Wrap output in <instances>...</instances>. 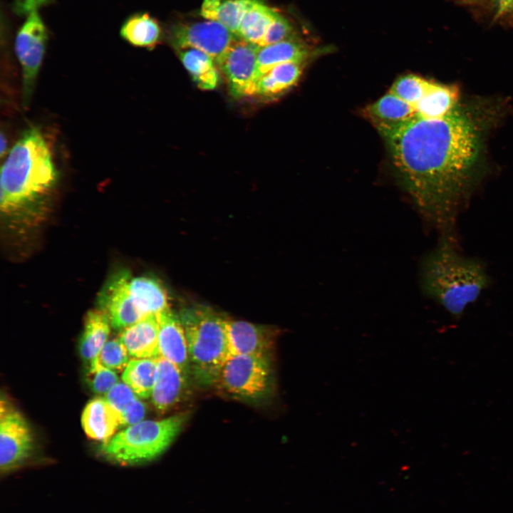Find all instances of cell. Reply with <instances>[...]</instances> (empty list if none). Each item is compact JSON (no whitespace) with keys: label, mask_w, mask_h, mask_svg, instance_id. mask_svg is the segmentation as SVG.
<instances>
[{"label":"cell","mask_w":513,"mask_h":513,"mask_svg":"<svg viewBox=\"0 0 513 513\" xmlns=\"http://www.w3.org/2000/svg\"><path fill=\"white\" fill-rule=\"evenodd\" d=\"M86 381L93 393L105 395L119 378L115 371L102 366L96 358L90 363Z\"/></svg>","instance_id":"cell-30"},{"label":"cell","mask_w":513,"mask_h":513,"mask_svg":"<svg viewBox=\"0 0 513 513\" xmlns=\"http://www.w3.org/2000/svg\"><path fill=\"white\" fill-rule=\"evenodd\" d=\"M457 97V90L455 87L432 81L426 93L414 108L418 118H443L455 110Z\"/></svg>","instance_id":"cell-21"},{"label":"cell","mask_w":513,"mask_h":513,"mask_svg":"<svg viewBox=\"0 0 513 513\" xmlns=\"http://www.w3.org/2000/svg\"><path fill=\"white\" fill-rule=\"evenodd\" d=\"M431 83L432 81L419 76L408 74L398 78L390 87L389 92L415 107Z\"/></svg>","instance_id":"cell-26"},{"label":"cell","mask_w":513,"mask_h":513,"mask_svg":"<svg viewBox=\"0 0 513 513\" xmlns=\"http://www.w3.org/2000/svg\"><path fill=\"white\" fill-rule=\"evenodd\" d=\"M488 6L494 21L513 19V0H482Z\"/></svg>","instance_id":"cell-33"},{"label":"cell","mask_w":513,"mask_h":513,"mask_svg":"<svg viewBox=\"0 0 513 513\" xmlns=\"http://www.w3.org/2000/svg\"><path fill=\"white\" fill-rule=\"evenodd\" d=\"M137 395L124 382H118L105 395V400L120 413L134 400Z\"/></svg>","instance_id":"cell-32"},{"label":"cell","mask_w":513,"mask_h":513,"mask_svg":"<svg viewBox=\"0 0 513 513\" xmlns=\"http://www.w3.org/2000/svg\"><path fill=\"white\" fill-rule=\"evenodd\" d=\"M130 291L136 307L144 316L157 314L169 308L163 286L153 278L131 277Z\"/></svg>","instance_id":"cell-20"},{"label":"cell","mask_w":513,"mask_h":513,"mask_svg":"<svg viewBox=\"0 0 513 513\" xmlns=\"http://www.w3.org/2000/svg\"><path fill=\"white\" fill-rule=\"evenodd\" d=\"M420 280L426 295L455 317H460L489 284L483 264L462 256L452 234H442L437 245L423 259Z\"/></svg>","instance_id":"cell-3"},{"label":"cell","mask_w":513,"mask_h":513,"mask_svg":"<svg viewBox=\"0 0 513 513\" xmlns=\"http://www.w3.org/2000/svg\"><path fill=\"white\" fill-rule=\"evenodd\" d=\"M158 332L157 314H150L122 330L119 338L134 358H157Z\"/></svg>","instance_id":"cell-16"},{"label":"cell","mask_w":513,"mask_h":513,"mask_svg":"<svg viewBox=\"0 0 513 513\" xmlns=\"http://www.w3.org/2000/svg\"><path fill=\"white\" fill-rule=\"evenodd\" d=\"M293 38H296L291 23L278 13L268 26L259 46H268Z\"/></svg>","instance_id":"cell-31"},{"label":"cell","mask_w":513,"mask_h":513,"mask_svg":"<svg viewBox=\"0 0 513 513\" xmlns=\"http://www.w3.org/2000/svg\"><path fill=\"white\" fill-rule=\"evenodd\" d=\"M259 46L237 38L217 63L235 98L254 95Z\"/></svg>","instance_id":"cell-9"},{"label":"cell","mask_w":513,"mask_h":513,"mask_svg":"<svg viewBox=\"0 0 513 513\" xmlns=\"http://www.w3.org/2000/svg\"><path fill=\"white\" fill-rule=\"evenodd\" d=\"M306 62L291 61L278 64L266 72L279 95L284 93L299 80Z\"/></svg>","instance_id":"cell-28"},{"label":"cell","mask_w":513,"mask_h":513,"mask_svg":"<svg viewBox=\"0 0 513 513\" xmlns=\"http://www.w3.org/2000/svg\"><path fill=\"white\" fill-rule=\"evenodd\" d=\"M0 142H1V156L2 157L4 155L6 150V147H7L6 138L3 135V133L1 134Z\"/></svg>","instance_id":"cell-37"},{"label":"cell","mask_w":513,"mask_h":513,"mask_svg":"<svg viewBox=\"0 0 513 513\" xmlns=\"http://www.w3.org/2000/svg\"><path fill=\"white\" fill-rule=\"evenodd\" d=\"M178 316L187 338L190 373L200 383H214L231 356L227 318L205 306L183 309Z\"/></svg>","instance_id":"cell-4"},{"label":"cell","mask_w":513,"mask_h":513,"mask_svg":"<svg viewBox=\"0 0 513 513\" xmlns=\"http://www.w3.org/2000/svg\"><path fill=\"white\" fill-rule=\"evenodd\" d=\"M278 14L261 0H252L248 7L237 37L259 46L265 31Z\"/></svg>","instance_id":"cell-23"},{"label":"cell","mask_w":513,"mask_h":513,"mask_svg":"<svg viewBox=\"0 0 513 513\" xmlns=\"http://www.w3.org/2000/svg\"><path fill=\"white\" fill-rule=\"evenodd\" d=\"M384 139L418 212L442 234H452L477 153L470 120L456 110L440 119L417 118Z\"/></svg>","instance_id":"cell-1"},{"label":"cell","mask_w":513,"mask_h":513,"mask_svg":"<svg viewBox=\"0 0 513 513\" xmlns=\"http://www.w3.org/2000/svg\"><path fill=\"white\" fill-rule=\"evenodd\" d=\"M51 2V0H15L14 11L20 15L29 14L38 9Z\"/></svg>","instance_id":"cell-35"},{"label":"cell","mask_w":513,"mask_h":513,"mask_svg":"<svg viewBox=\"0 0 513 513\" xmlns=\"http://www.w3.org/2000/svg\"><path fill=\"white\" fill-rule=\"evenodd\" d=\"M129 356L126 347L118 338L106 341L97 359L102 366L116 372L125 370L130 361Z\"/></svg>","instance_id":"cell-29"},{"label":"cell","mask_w":513,"mask_h":513,"mask_svg":"<svg viewBox=\"0 0 513 513\" xmlns=\"http://www.w3.org/2000/svg\"><path fill=\"white\" fill-rule=\"evenodd\" d=\"M462 3L468 5H478L482 4V0H460Z\"/></svg>","instance_id":"cell-38"},{"label":"cell","mask_w":513,"mask_h":513,"mask_svg":"<svg viewBox=\"0 0 513 513\" xmlns=\"http://www.w3.org/2000/svg\"><path fill=\"white\" fill-rule=\"evenodd\" d=\"M57 178L58 172L45 137L38 128H28L1 167V213L17 220L28 218L51 195Z\"/></svg>","instance_id":"cell-2"},{"label":"cell","mask_w":513,"mask_h":513,"mask_svg":"<svg viewBox=\"0 0 513 513\" xmlns=\"http://www.w3.org/2000/svg\"><path fill=\"white\" fill-rule=\"evenodd\" d=\"M187 388V376L172 363L157 358L155 380L151 395L155 408L165 412L182 400Z\"/></svg>","instance_id":"cell-15"},{"label":"cell","mask_w":513,"mask_h":513,"mask_svg":"<svg viewBox=\"0 0 513 513\" xmlns=\"http://www.w3.org/2000/svg\"><path fill=\"white\" fill-rule=\"evenodd\" d=\"M310 55L308 46L296 38L259 46L257 53L258 78L280 63L306 62Z\"/></svg>","instance_id":"cell-19"},{"label":"cell","mask_w":513,"mask_h":513,"mask_svg":"<svg viewBox=\"0 0 513 513\" xmlns=\"http://www.w3.org/2000/svg\"><path fill=\"white\" fill-rule=\"evenodd\" d=\"M48 35L37 11L30 13L18 31L15 52L22 70V104L28 106L46 51Z\"/></svg>","instance_id":"cell-7"},{"label":"cell","mask_w":513,"mask_h":513,"mask_svg":"<svg viewBox=\"0 0 513 513\" xmlns=\"http://www.w3.org/2000/svg\"><path fill=\"white\" fill-rule=\"evenodd\" d=\"M86 434L90 438L106 441L122 426L120 413L105 398H96L88 402L81 416Z\"/></svg>","instance_id":"cell-17"},{"label":"cell","mask_w":513,"mask_h":513,"mask_svg":"<svg viewBox=\"0 0 513 513\" xmlns=\"http://www.w3.org/2000/svg\"><path fill=\"white\" fill-rule=\"evenodd\" d=\"M214 383L227 393L246 400H256L269 393L271 370L267 356H230L223 364Z\"/></svg>","instance_id":"cell-6"},{"label":"cell","mask_w":513,"mask_h":513,"mask_svg":"<svg viewBox=\"0 0 513 513\" xmlns=\"http://www.w3.org/2000/svg\"><path fill=\"white\" fill-rule=\"evenodd\" d=\"M110 327L108 316L99 308L87 313L79 343L80 355L86 362L90 363L97 358L107 341Z\"/></svg>","instance_id":"cell-18"},{"label":"cell","mask_w":513,"mask_h":513,"mask_svg":"<svg viewBox=\"0 0 513 513\" xmlns=\"http://www.w3.org/2000/svg\"><path fill=\"white\" fill-rule=\"evenodd\" d=\"M252 1V0H222L214 21L224 26L237 36L242 21Z\"/></svg>","instance_id":"cell-27"},{"label":"cell","mask_w":513,"mask_h":513,"mask_svg":"<svg viewBox=\"0 0 513 513\" xmlns=\"http://www.w3.org/2000/svg\"><path fill=\"white\" fill-rule=\"evenodd\" d=\"M120 35L133 46L150 48L159 41L161 28L158 22L148 14H138L125 21Z\"/></svg>","instance_id":"cell-25"},{"label":"cell","mask_w":513,"mask_h":513,"mask_svg":"<svg viewBox=\"0 0 513 513\" xmlns=\"http://www.w3.org/2000/svg\"><path fill=\"white\" fill-rule=\"evenodd\" d=\"M131 274L127 270L113 274L103 286L98 297L103 311L115 329L124 328L144 317L136 307L130 291Z\"/></svg>","instance_id":"cell-11"},{"label":"cell","mask_w":513,"mask_h":513,"mask_svg":"<svg viewBox=\"0 0 513 513\" xmlns=\"http://www.w3.org/2000/svg\"><path fill=\"white\" fill-rule=\"evenodd\" d=\"M157 317L160 356L175 364L188 376L190 373L188 346L178 314L168 308L157 314Z\"/></svg>","instance_id":"cell-13"},{"label":"cell","mask_w":513,"mask_h":513,"mask_svg":"<svg viewBox=\"0 0 513 513\" xmlns=\"http://www.w3.org/2000/svg\"><path fill=\"white\" fill-rule=\"evenodd\" d=\"M33 437L21 413L1 399L0 410V467L9 474L27 461L33 450Z\"/></svg>","instance_id":"cell-8"},{"label":"cell","mask_w":513,"mask_h":513,"mask_svg":"<svg viewBox=\"0 0 513 513\" xmlns=\"http://www.w3.org/2000/svg\"><path fill=\"white\" fill-rule=\"evenodd\" d=\"M170 41L177 51L184 48L200 50L216 63L237 38L217 21H206L192 24H179L170 31Z\"/></svg>","instance_id":"cell-10"},{"label":"cell","mask_w":513,"mask_h":513,"mask_svg":"<svg viewBox=\"0 0 513 513\" xmlns=\"http://www.w3.org/2000/svg\"><path fill=\"white\" fill-rule=\"evenodd\" d=\"M179 58L195 84L202 90H212L219 81L214 60L207 53L195 48L177 50Z\"/></svg>","instance_id":"cell-22"},{"label":"cell","mask_w":513,"mask_h":513,"mask_svg":"<svg viewBox=\"0 0 513 513\" xmlns=\"http://www.w3.org/2000/svg\"><path fill=\"white\" fill-rule=\"evenodd\" d=\"M145 413V404L137 398L120 413L122 425L130 426L142 421Z\"/></svg>","instance_id":"cell-34"},{"label":"cell","mask_w":513,"mask_h":513,"mask_svg":"<svg viewBox=\"0 0 513 513\" xmlns=\"http://www.w3.org/2000/svg\"><path fill=\"white\" fill-rule=\"evenodd\" d=\"M157 358H133L123 370V381L140 398L151 397L157 373Z\"/></svg>","instance_id":"cell-24"},{"label":"cell","mask_w":513,"mask_h":513,"mask_svg":"<svg viewBox=\"0 0 513 513\" xmlns=\"http://www.w3.org/2000/svg\"><path fill=\"white\" fill-rule=\"evenodd\" d=\"M189 413L159 420H142L103 442L98 450L107 460L122 465L150 462L162 454L181 431Z\"/></svg>","instance_id":"cell-5"},{"label":"cell","mask_w":513,"mask_h":513,"mask_svg":"<svg viewBox=\"0 0 513 513\" xmlns=\"http://www.w3.org/2000/svg\"><path fill=\"white\" fill-rule=\"evenodd\" d=\"M364 114L383 138L418 118L413 106L390 92L368 105Z\"/></svg>","instance_id":"cell-14"},{"label":"cell","mask_w":513,"mask_h":513,"mask_svg":"<svg viewBox=\"0 0 513 513\" xmlns=\"http://www.w3.org/2000/svg\"><path fill=\"white\" fill-rule=\"evenodd\" d=\"M226 325L231 356L268 357L274 346L276 331L244 321L227 319Z\"/></svg>","instance_id":"cell-12"},{"label":"cell","mask_w":513,"mask_h":513,"mask_svg":"<svg viewBox=\"0 0 513 513\" xmlns=\"http://www.w3.org/2000/svg\"><path fill=\"white\" fill-rule=\"evenodd\" d=\"M222 0H204L200 14L207 20L214 21L216 17L217 9Z\"/></svg>","instance_id":"cell-36"}]
</instances>
